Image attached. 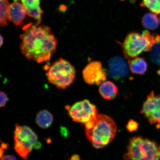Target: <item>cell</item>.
I'll list each match as a JSON object with an SVG mask.
<instances>
[{"label":"cell","instance_id":"1","mask_svg":"<svg viewBox=\"0 0 160 160\" xmlns=\"http://www.w3.org/2000/svg\"><path fill=\"white\" fill-rule=\"evenodd\" d=\"M20 37V49L28 59L38 63L49 61L55 51L58 41L47 26L29 25Z\"/></svg>","mask_w":160,"mask_h":160},{"label":"cell","instance_id":"2","mask_svg":"<svg viewBox=\"0 0 160 160\" xmlns=\"http://www.w3.org/2000/svg\"><path fill=\"white\" fill-rule=\"evenodd\" d=\"M117 131V125L113 119L103 114L98 115L92 128L85 129L87 139L97 149L102 148L111 143Z\"/></svg>","mask_w":160,"mask_h":160},{"label":"cell","instance_id":"3","mask_svg":"<svg viewBox=\"0 0 160 160\" xmlns=\"http://www.w3.org/2000/svg\"><path fill=\"white\" fill-rule=\"evenodd\" d=\"M160 43V35L151 34L147 30L142 34L133 32L127 35L122 44L126 58L129 60L138 57L144 52L150 51L156 44Z\"/></svg>","mask_w":160,"mask_h":160},{"label":"cell","instance_id":"4","mask_svg":"<svg viewBox=\"0 0 160 160\" xmlns=\"http://www.w3.org/2000/svg\"><path fill=\"white\" fill-rule=\"evenodd\" d=\"M125 160H160V145L147 138L134 137L128 143Z\"/></svg>","mask_w":160,"mask_h":160},{"label":"cell","instance_id":"5","mask_svg":"<svg viewBox=\"0 0 160 160\" xmlns=\"http://www.w3.org/2000/svg\"><path fill=\"white\" fill-rule=\"evenodd\" d=\"M48 81L59 89L69 87L76 79L74 67L67 60L60 58L50 66L46 72Z\"/></svg>","mask_w":160,"mask_h":160},{"label":"cell","instance_id":"6","mask_svg":"<svg viewBox=\"0 0 160 160\" xmlns=\"http://www.w3.org/2000/svg\"><path fill=\"white\" fill-rule=\"evenodd\" d=\"M14 135V149L22 158L27 160L28 156L38 141V137L31 128L16 124Z\"/></svg>","mask_w":160,"mask_h":160},{"label":"cell","instance_id":"7","mask_svg":"<svg viewBox=\"0 0 160 160\" xmlns=\"http://www.w3.org/2000/svg\"><path fill=\"white\" fill-rule=\"evenodd\" d=\"M68 111L73 121L84 124L96 119L98 115L96 106L87 99L74 104Z\"/></svg>","mask_w":160,"mask_h":160},{"label":"cell","instance_id":"8","mask_svg":"<svg viewBox=\"0 0 160 160\" xmlns=\"http://www.w3.org/2000/svg\"><path fill=\"white\" fill-rule=\"evenodd\" d=\"M141 113L151 124L157 123L160 127V95L151 92L143 103Z\"/></svg>","mask_w":160,"mask_h":160},{"label":"cell","instance_id":"9","mask_svg":"<svg viewBox=\"0 0 160 160\" xmlns=\"http://www.w3.org/2000/svg\"><path fill=\"white\" fill-rule=\"evenodd\" d=\"M107 75V71L99 61H92L88 64L82 71L84 80L90 85H101L106 81Z\"/></svg>","mask_w":160,"mask_h":160},{"label":"cell","instance_id":"10","mask_svg":"<svg viewBox=\"0 0 160 160\" xmlns=\"http://www.w3.org/2000/svg\"><path fill=\"white\" fill-rule=\"evenodd\" d=\"M109 77L115 80H118L126 77L129 73V64L120 57H114L108 62Z\"/></svg>","mask_w":160,"mask_h":160},{"label":"cell","instance_id":"11","mask_svg":"<svg viewBox=\"0 0 160 160\" xmlns=\"http://www.w3.org/2000/svg\"><path fill=\"white\" fill-rule=\"evenodd\" d=\"M27 12L22 4L15 2L10 4L8 11V19L17 26L21 25L25 19Z\"/></svg>","mask_w":160,"mask_h":160},{"label":"cell","instance_id":"12","mask_svg":"<svg viewBox=\"0 0 160 160\" xmlns=\"http://www.w3.org/2000/svg\"><path fill=\"white\" fill-rule=\"evenodd\" d=\"M40 0H21L27 14L37 20L38 25L41 22V16L43 13L40 7Z\"/></svg>","mask_w":160,"mask_h":160},{"label":"cell","instance_id":"13","mask_svg":"<svg viewBox=\"0 0 160 160\" xmlns=\"http://www.w3.org/2000/svg\"><path fill=\"white\" fill-rule=\"evenodd\" d=\"M99 93L103 98L108 100L115 99L118 94V88L114 83L105 81L100 86Z\"/></svg>","mask_w":160,"mask_h":160},{"label":"cell","instance_id":"14","mask_svg":"<svg viewBox=\"0 0 160 160\" xmlns=\"http://www.w3.org/2000/svg\"><path fill=\"white\" fill-rule=\"evenodd\" d=\"M128 64L131 72L135 74L143 75L147 71L148 64L143 58L138 57L129 60Z\"/></svg>","mask_w":160,"mask_h":160},{"label":"cell","instance_id":"15","mask_svg":"<svg viewBox=\"0 0 160 160\" xmlns=\"http://www.w3.org/2000/svg\"><path fill=\"white\" fill-rule=\"evenodd\" d=\"M53 118L52 114L47 110L40 111L36 118V123L40 128L47 129L53 123Z\"/></svg>","mask_w":160,"mask_h":160},{"label":"cell","instance_id":"16","mask_svg":"<svg viewBox=\"0 0 160 160\" xmlns=\"http://www.w3.org/2000/svg\"><path fill=\"white\" fill-rule=\"evenodd\" d=\"M159 19L157 15L153 12L148 13L143 16L142 24L145 28L150 30L157 29L159 25Z\"/></svg>","mask_w":160,"mask_h":160},{"label":"cell","instance_id":"17","mask_svg":"<svg viewBox=\"0 0 160 160\" xmlns=\"http://www.w3.org/2000/svg\"><path fill=\"white\" fill-rule=\"evenodd\" d=\"M0 1H1L0 24L1 27H4L7 24L8 13L10 4L8 0H0Z\"/></svg>","mask_w":160,"mask_h":160},{"label":"cell","instance_id":"18","mask_svg":"<svg viewBox=\"0 0 160 160\" xmlns=\"http://www.w3.org/2000/svg\"><path fill=\"white\" fill-rule=\"evenodd\" d=\"M140 5L147 8L157 15L160 14V0H143Z\"/></svg>","mask_w":160,"mask_h":160},{"label":"cell","instance_id":"19","mask_svg":"<svg viewBox=\"0 0 160 160\" xmlns=\"http://www.w3.org/2000/svg\"><path fill=\"white\" fill-rule=\"evenodd\" d=\"M149 58L152 62L160 66V43L156 44L152 48Z\"/></svg>","mask_w":160,"mask_h":160},{"label":"cell","instance_id":"20","mask_svg":"<svg viewBox=\"0 0 160 160\" xmlns=\"http://www.w3.org/2000/svg\"><path fill=\"white\" fill-rule=\"evenodd\" d=\"M138 127V124L137 122L132 119L130 120L127 126L128 131L131 132L137 131Z\"/></svg>","mask_w":160,"mask_h":160},{"label":"cell","instance_id":"21","mask_svg":"<svg viewBox=\"0 0 160 160\" xmlns=\"http://www.w3.org/2000/svg\"><path fill=\"white\" fill-rule=\"evenodd\" d=\"M0 97H1L0 107L1 108L4 107L9 100L8 95L4 92L1 91L0 93Z\"/></svg>","mask_w":160,"mask_h":160},{"label":"cell","instance_id":"22","mask_svg":"<svg viewBox=\"0 0 160 160\" xmlns=\"http://www.w3.org/2000/svg\"><path fill=\"white\" fill-rule=\"evenodd\" d=\"M60 132L61 136L62 137L67 138L68 136V131L66 127L61 126L60 127Z\"/></svg>","mask_w":160,"mask_h":160},{"label":"cell","instance_id":"23","mask_svg":"<svg viewBox=\"0 0 160 160\" xmlns=\"http://www.w3.org/2000/svg\"><path fill=\"white\" fill-rule=\"evenodd\" d=\"M1 160H17V159L15 155H7L4 156Z\"/></svg>","mask_w":160,"mask_h":160},{"label":"cell","instance_id":"24","mask_svg":"<svg viewBox=\"0 0 160 160\" xmlns=\"http://www.w3.org/2000/svg\"><path fill=\"white\" fill-rule=\"evenodd\" d=\"M9 144L7 143H5L3 142H1V148L3 150H6L9 147Z\"/></svg>","mask_w":160,"mask_h":160},{"label":"cell","instance_id":"25","mask_svg":"<svg viewBox=\"0 0 160 160\" xmlns=\"http://www.w3.org/2000/svg\"><path fill=\"white\" fill-rule=\"evenodd\" d=\"M71 160H81L79 155L77 154L74 155L72 156Z\"/></svg>","mask_w":160,"mask_h":160},{"label":"cell","instance_id":"26","mask_svg":"<svg viewBox=\"0 0 160 160\" xmlns=\"http://www.w3.org/2000/svg\"><path fill=\"white\" fill-rule=\"evenodd\" d=\"M42 147L41 143L39 142H38L36 144L34 147V148L36 149H39Z\"/></svg>","mask_w":160,"mask_h":160},{"label":"cell","instance_id":"27","mask_svg":"<svg viewBox=\"0 0 160 160\" xmlns=\"http://www.w3.org/2000/svg\"><path fill=\"white\" fill-rule=\"evenodd\" d=\"M0 153H1V156H0V157H1V159L2 158L4 154V150L2 148H0Z\"/></svg>","mask_w":160,"mask_h":160},{"label":"cell","instance_id":"28","mask_svg":"<svg viewBox=\"0 0 160 160\" xmlns=\"http://www.w3.org/2000/svg\"><path fill=\"white\" fill-rule=\"evenodd\" d=\"M3 38L2 37V35H1V43H0V46L1 47L3 45Z\"/></svg>","mask_w":160,"mask_h":160},{"label":"cell","instance_id":"29","mask_svg":"<svg viewBox=\"0 0 160 160\" xmlns=\"http://www.w3.org/2000/svg\"><path fill=\"white\" fill-rule=\"evenodd\" d=\"M159 22L160 23V15L159 18Z\"/></svg>","mask_w":160,"mask_h":160},{"label":"cell","instance_id":"30","mask_svg":"<svg viewBox=\"0 0 160 160\" xmlns=\"http://www.w3.org/2000/svg\"><path fill=\"white\" fill-rule=\"evenodd\" d=\"M121 1H123V0H121Z\"/></svg>","mask_w":160,"mask_h":160},{"label":"cell","instance_id":"31","mask_svg":"<svg viewBox=\"0 0 160 160\" xmlns=\"http://www.w3.org/2000/svg\"><path fill=\"white\" fill-rule=\"evenodd\" d=\"M69 160H71L69 159Z\"/></svg>","mask_w":160,"mask_h":160}]
</instances>
